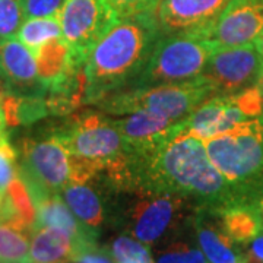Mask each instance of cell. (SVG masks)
Masks as SVG:
<instances>
[{"mask_svg":"<svg viewBox=\"0 0 263 263\" xmlns=\"http://www.w3.org/2000/svg\"><path fill=\"white\" fill-rule=\"evenodd\" d=\"M135 183L146 195L195 197L221 209L243 203L231 184L212 165L205 142L180 133L155 149L135 154L129 151L124 183Z\"/></svg>","mask_w":263,"mask_h":263,"instance_id":"1","label":"cell"},{"mask_svg":"<svg viewBox=\"0 0 263 263\" xmlns=\"http://www.w3.org/2000/svg\"><path fill=\"white\" fill-rule=\"evenodd\" d=\"M161 35L155 13L120 19L86 59V100L97 104L116 89L133 84Z\"/></svg>","mask_w":263,"mask_h":263,"instance_id":"2","label":"cell"},{"mask_svg":"<svg viewBox=\"0 0 263 263\" xmlns=\"http://www.w3.org/2000/svg\"><path fill=\"white\" fill-rule=\"evenodd\" d=\"M208 157L234 189L240 202L263 197V114L238 123L205 142Z\"/></svg>","mask_w":263,"mask_h":263,"instance_id":"3","label":"cell"},{"mask_svg":"<svg viewBox=\"0 0 263 263\" xmlns=\"http://www.w3.org/2000/svg\"><path fill=\"white\" fill-rule=\"evenodd\" d=\"M214 95V89L199 76L183 84L133 88L130 91L110 94L97 104L111 114H130L143 110L179 123L184 122L200 104Z\"/></svg>","mask_w":263,"mask_h":263,"instance_id":"4","label":"cell"},{"mask_svg":"<svg viewBox=\"0 0 263 263\" xmlns=\"http://www.w3.org/2000/svg\"><path fill=\"white\" fill-rule=\"evenodd\" d=\"M215 46L199 34H162L135 79V88L183 84L202 75Z\"/></svg>","mask_w":263,"mask_h":263,"instance_id":"5","label":"cell"},{"mask_svg":"<svg viewBox=\"0 0 263 263\" xmlns=\"http://www.w3.org/2000/svg\"><path fill=\"white\" fill-rule=\"evenodd\" d=\"M59 136L69 152L70 168L76 179H92L97 173L111 168L129 152L113 120L100 114L78 120Z\"/></svg>","mask_w":263,"mask_h":263,"instance_id":"6","label":"cell"},{"mask_svg":"<svg viewBox=\"0 0 263 263\" xmlns=\"http://www.w3.org/2000/svg\"><path fill=\"white\" fill-rule=\"evenodd\" d=\"M22 154L18 171L27 183L34 202L46 195L62 193L70 184L69 152L59 133L41 141H27Z\"/></svg>","mask_w":263,"mask_h":263,"instance_id":"7","label":"cell"},{"mask_svg":"<svg viewBox=\"0 0 263 263\" xmlns=\"http://www.w3.org/2000/svg\"><path fill=\"white\" fill-rule=\"evenodd\" d=\"M57 16L62 38L84 60L120 21L110 0H65Z\"/></svg>","mask_w":263,"mask_h":263,"instance_id":"8","label":"cell"},{"mask_svg":"<svg viewBox=\"0 0 263 263\" xmlns=\"http://www.w3.org/2000/svg\"><path fill=\"white\" fill-rule=\"evenodd\" d=\"M263 59L254 44L218 47L202 72L215 95H234L259 84Z\"/></svg>","mask_w":263,"mask_h":263,"instance_id":"9","label":"cell"},{"mask_svg":"<svg viewBox=\"0 0 263 263\" xmlns=\"http://www.w3.org/2000/svg\"><path fill=\"white\" fill-rule=\"evenodd\" d=\"M230 0H161L155 18L162 34H199L209 29Z\"/></svg>","mask_w":263,"mask_h":263,"instance_id":"10","label":"cell"},{"mask_svg":"<svg viewBox=\"0 0 263 263\" xmlns=\"http://www.w3.org/2000/svg\"><path fill=\"white\" fill-rule=\"evenodd\" d=\"M263 31V0H230L206 38L218 47L253 44Z\"/></svg>","mask_w":263,"mask_h":263,"instance_id":"11","label":"cell"},{"mask_svg":"<svg viewBox=\"0 0 263 263\" xmlns=\"http://www.w3.org/2000/svg\"><path fill=\"white\" fill-rule=\"evenodd\" d=\"M0 79L16 97H44L34 53L19 38L0 41Z\"/></svg>","mask_w":263,"mask_h":263,"instance_id":"12","label":"cell"},{"mask_svg":"<svg viewBox=\"0 0 263 263\" xmlns=\"http://www.w3.org/2000/svg\"><path fill=\"white\" fill-rule=\"evenodd\" d=\"M113 124L120 132L127 149L135 154L155 149L184 133V122H171L143 110L113 120Z\"/></svg>","mask_w":263,"mask_h":263,"instance_id":"13","label":"cell"},{"mask_svg":"<svg viewBox=\"0 0 263 263\" xmlns=\"http://www.w3.org/2000/svg\"><path fill=\"white\" fill-rule=\"evenodd\" d=\"M183 205V197L173 195H151L136 203L130 214L132 235L143 245L158 241L173 227Z\"/></svg>","mask_w":263,"mask_h":263,"instance_id":"14","label":"cell"},{"mask_svg":"<svg viewBox=\"0 0 263 263\" xmlns=\"http://www.w3.org/2000/svg\"><path fill=\"white\" fill-rule=\"evenodd\" d=\"M249 119L240 110L233 95H214L184 120V133L208 142Z\"/></svg>","mask_w":263,"mask_h":263,"instance_id":"15","label":"cell"},{"mask_svg":"<svg viewBox=\"0 0 263 263\" xmlns=\"http://www.w3.org/2000/svg\"><path fill=\"white\" fill-rule=\"evenodd\" d=\"M91 246L81 245L69 233L54 227L35 228L29 246V263H73Z\"/></svg>","mask_w":263,"mask_h":263,"instance_id":"16","label":"cell"},{"mask_svg":"<svg viewBox=\"0 0 263 263\" xmlns=\"http://www.w3.org/2000/svg\"><path fill=\"white\" fill-rule=\"evenodd\" d=\"M37 206V224L40 227H54L60 228L76 238L81 245L94 246L97 233L91 231L78 219L75 214L67 206L60 193H51L35 200Z\"/></svg>","mask_w":263,"mask_h":263,"instance_id":"17","label":"cell"},{"mask_svg":"<svg viewBox=\"0 0 263 263\" xmlns=\"http://www.w3.org/2000/svg\"><path fill=\"white\" fill-rule=\"evenodd\" d=\"M0 222L31 233L35 230L37 206L19 171L6 187L0 200Z\"/></svg>","mask_w":263,"mask_h":263,"instance_id":"18","label":"cell"},{"mask_svg":"<svg viewBox=\"0 0 263 263\" xmlns=\"http://www.w3.org/2000/svg\"><path fill=\"white\" fill-rule=\"evenodd\" d=\"M221 228L234 243H250L262 233V214L254 203L230 205L221 209Z\"/></svg>","mask_w":263,"mask_h":263,"instance_id":"19","label":"cell"},{"mask_svg":"<svg viewBox=\"0 0 263 263\" xmlns=\"http://www.w3.org/2000/svg\"><path fill=\"white\" fill-rule=\"evenodd\" d=\"M62 197L75 216L91 231H95L103 226L104 211L101 199L86 183H70L67 184Z\"/></svg>","mask_w":263,"mask_h":263,"instance_id":"20","label":"cell"},{"mask_svg":"<svg viewBox=\"0 0 263 263\" xmlns=\"http://www.w3.org/2000/svg\"><path fill=\"white\" fill-rule=\"evenodd\" d=\"M197 240L200 250L203 252L209 263H240V254H237L233 240L221 230H216L211 224L197 226Z\"/></svg>","mask_w":263,"mask_h":263,"instance_id":"21","label":"cell"},{"mask_svg":"<svg viewBox=\"0 0 263 263\" xmlns=\"http://www.w3.org/2000/svg\"><path fill=\"white\" fill-rule=\"evenodd\" d=\"M19 38L27 47L35 53L46 43L62 38V25L59 16H43V18H27L19 28Z\"/></svg>","mask_w":263,"mask_h":263,"instance_id":"22","label":"cell"},{"mask_svg":"<svg viewBox=\"0 0 263 263\" xmlns=\"http://www.w3.org/2000/svg\"><path fill=\"white\" fill-rule=\"evenodd\" d=\"M31 231L0 222V259L3 262H28Z\"/></svg>","mask_w":263,"mask_h":263,"instance_id":"23","label":"cell"},{"mask_svg":"<svg viewBox=\"0 0 263 263\" xmlns=\"http://www.w3.org/2000/svg\"><path fill=\"white\" fill-rule=\"evenodd\" d=\"M110 253L116 263H155L146 245L129 235L117 237L111 245Z\"/></svg>","mask_w":263,"mask_h":263,"instance_id":"24","label":"cell"},{"mask_svg":"<svg viewBox=\"0 0 263 263\" xmlns=\"http://www.w3.org/2000/svg\"><path fill=\"white\" fill-rule=\"evenodd\" d=\"M25 19L24 0H0V41L16 37Z\"/></svg>","mask_w":263,"mask_h":263,"instance_id":"25","label":"cell"},{"mask_svg":"<svg viewBox=\"0 0 263 263\" xmlns=\"http://www.w3.org/2000/svg\"><path fill=\"white\" fill-rule=\"evenodd\" d=\"M155 263H208V259L199 249H193L184 243H174Z\"/></svg>","mask_w":263,"mask_h":263,"instance_id":"26","label":"cell"},{"mask_svg":"<svg viewBox=\"0 0 263 263\" xmlns=\"http://www.w3.org/2000/svg\"><path fill=\"white\" fill-rule=\"evenodd\" d=\"M16 151L10 145L8 138L0 142V195L3 196L9 183L18 174Z\"/></svg>","mask_w":263,"mask_h":263,"instance_id":"27","label":"cell"},{"mask_svg":"<svg viewBox=\"0 0 263 263\" xmlns=\"http://www.w3.org/2000/svg\"><path fill=\"white\" fill-rule=\"evenodd\" d=\"M161 0H110L119 18L127 19L141 15H152Z\"/></svg>","mask_w":263,"mask_h":263,"instance_id":"28","label":"cell"},{"mask_svg":"<svg viewBox=\"0 0 263 263\" xmlns=\"http://www.w3.org/2000/svg\"><path fill=\"white\" fill-rule=\"evenodd\" d=\"M65 0H24L27 18L54 16L62 9Z\"/></svg>","mask_w":263,"mask_h":263,"instance_id":"29","label":"cell"},{"mask_svg":"<svg viewBox=\"0 0 263 263\" xmlns=\"http://www.w3.org/2000/svg\"><path fill=\"white\" fill-rule=\"evenodd\" d=\"M73 263H116V260L110 252L98 249L94 245L85 249L84 252L73 260Z\"/></svg>","mask_w":263,"mask_h":263,"instance_id":"30","label":"cell"},{"mask_svg":"<svg viewBox=\"0 0 263 263\" xmlns=\"http://www.w3.org/2000/svg\"><path fill=\"white\" fill-rule=\"evenodd\" d=\"M253 257L263 262V231L250 241V249L247 250Z\"/></svg>","mask_w":263,"mask_h":263,"instance_id":"31","label":"cell"},{"mask_svg":"<svg viewBox=\"0 0 263 263\" xmlns=\"http://www.w3.org/2000/svg\"><path fill=\"white\" fill-rule=\"evenodd\" d=\"M6 138H8V135H6V119H5L3 110L0 107V142L6 139Z\"/></svg>","mask_w":263,"mask_h":263,"instance_id":"32","label":"cell"},{"mask_svg":"<svg viewBox=\"0 0 263 263\" xmlns=\"http://www.w3.org/2000/svg\"><path fill=\"white\" fill-rule=\"evenodd\" d=\"M253 44H254V47L257 48L259 54H260V56H262V59H263V31H262V34H260L259 37L256 38V41H254Z\"/></svg>","mask_w":263,"mask_h":263,"instance_id":"33","label":"cell"},{"mask_svg":"<svg viewBox=\"0 0 263 263\" xmlns=\"http://www.w3.org/2000/svg\"><path fill=\"white\" fill-rule=\"evenodd\" d=\"M6 94H8V89H6V86L3 85L2 79H0V107H2V104H3V100H5Z\"/></svg>","mask_w":263,"mask_h":263,"instance_id":"34","label":"cell"},{"mask_svg":"<svg viewBox=\"0 0 263 263\" xmlns=\"http://www.w3.org/2000/svg\"><path fill=\"white\" fill-rule=\"evenodd\" d=\"M256 206L259 208V211H260V214H262V218H263V197L262 199H259L257 202H256ZM263 231V230H262Z\"/></svg>","mask_w":263,"mask_h":263,"instance_id":"35","label":"cell"},{"mask_svg":"<svg viewBox=\"0 0 263 263\" xmlns=\"http://www.w3.org/2000/svg\"><path fill=\"white\" fill-rule=\"evenodd\" d=\"M257 86L260 88V92H262V97H263V73L262 76H260V79H259V84H257Z\"/></svg>","mask_w":263,"mask_h":263,"instance_id":"36","label":"cell"},{"mask_svg":"<svg viewBox=\"0 0 263 263\" xmlns=\"http://www.w3.org/2000/svg\"><path fill=\"white\" fill-rule=\"evenodd\" d=\"M9 263H29V262H9Z\"/></svg>","mask_w":263,"mask_h":263,"instance_id":"37","label":"cell"},{"mask_svg":"<svg viewBox=\"0 0 263 263\" xmlns=\"http://www.w3.org/2000/svg\"><path fill=\"white\" fill-rule=\"evenodd\" d=\"M2 197H3V196H2V195H0V200H2Z\"/></svg>","mask_w":263,"mask_h":263,"instance_id":"38","label":"cell"},{"mask_svg":"<svg viewBox=\"0 0 263 263\" xmlns=\"http://www.w3.org/2000/svg\"><path fill=\"white\" fill-rule=\"evenodd\" d=\"M0 263H3V260H2V259H0Z\"/></svg>","mask_w":263,"mask_h":263,"instance_id":"39","label":"cell"}]
</instances>
